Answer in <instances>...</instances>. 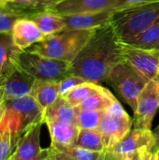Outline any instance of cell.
<instances>
[{"mask_svg": "<svg viewBox=\"0 0 159 160\" xmlns=\"http://www.w3.org/2000/svg\"><path fill=\"white\" fill-rule=\"evenodd\" d=\"M133 120L116 101L105 111L97 130L103 138L105 150H112L131 130Z\"/></svg>", "mask_w": 159, "mask_h": 160, "instance_id": "8992f818", "label": "cell"}, {"mask_svg": "<svg viewBox=\"0 0 159 160\" xmlns=\"http://www.w3.org/2000/svg\"><path fill=\"white\" fill-rule=\"evenodd\" d=\"M44 124H46L51 136V147L57 148L74 144L80 131V128L76 125L52 120H44Z\"/></svg>", "mask_w": 159, "mask_h": 160, "instance_id": "2e32d148", "label": "cell"}, {"mask_svg": "<svg viewBox=\"0 0 159 160\" xmlns=\"http://www.w3.org/2000/svg\"><path fill=\"white\" fill-rule=\"evenodd\" d=\"M52 152H53V154H54V156H55L56 159H58V160H76V159H74V158H70L69 156H67V155L64 154V153L56 152V151H54V150H52Z\"/></svg>", "mask_w": 159, "mask_h": 160, "instance_id": "e575fe53", "label": "cell"}, {"mask_svg": "<svg viewBox=\"0 0 159 160\" xmlns=\"http://www.w3.org/2000/svg\"><path fill=\"white\" fill-rule=\"evenodd\" d=\"M122 62V40L111 23L93 31L86 45L71 63V75L98 83L107 81L112 68Z\"/></svg>", "mask_w": 159, "mask_h": 160, "instance_id": "6da1fadb", "label": "cell"}, {"mask_svg": "<svg viewBox=\"0 0 159 160\" xmlns=\"http://www.w3.org/2000/svg\"><path fill=\"white\" fill-rule=\"evenodd\" d=\"M155 146L156 139L151 129L134 128L133 130H130V132L117 143L112 151L123 156H128L143 148L152 151Z\"/></svg>", "mask_w": 159, "mask_h": 160, "instance_id": "4fadbf2b", "label": "cell"}, {"mask_svg": "<svg viewBox=\"0 0 159 160\" xmlns=\"http://www.w3.org/2000/svg\"><path fill=\"white\" fill-rule=\"evenodd\" d=\"M124 62L148 82L158 74L159 51L138 48L122 41Z\"/></svg>", "mask_w": 159, "mask_h": 160, "instance_id": "ba28073f", "label": "cell"}, {"mask_svg": "<svg viewBox=\"0 0 159 160\" xmlns=\"http://www.w3.org/2000/svg\"><path fill=\"white\" fill-rule=\"evenodd\" d=\"M4 101V98H3V92H2V89L0 88V104Z\"/></svg>", "mask_w": 159, "mask_h": 160, "instance_id": "74e56055", "label": "cell"}, {"mask_svg": "<svg viewBox=\"0 0 159 160\" xmlns=\"http://www.w3.org/2000/svg\"><path fill=\"white\" fill-rule=\"evenodd\" d=\"M54 157H55V156H54ZM55 160H58V159H56V158H55Z\"/></svg>", "mask_w": 159, "mask_h": 160, "instance_id": "ee69618b", "label": "cell"}, {"mask_svg": "<svg viewBox=\"0 0 159 160\" xmlns=\"http://www.w3.org/2000/svg\"><path fill=\"white\" fill-rule=\"evenodd\" d=\"M100 160H127V156L117 154L112 150H107L103 153Z\"/></svg>", "mask_w": 159, "mask_h": 160, "instance_id": "1f68e13d", "label": "cell"}, {"mask_svg": "<svg viewBox=\"0 0 159 160\" xmlns=\"http://www.w3.org/2000/svg\"><path fill=\"white\" fill-rule=\"evenodd\" d=\"M107 82L117 90L133 112L136 111L140 94L148 82L147 80L125 62L112 68Z\"/></svg>", "mask_w": 159, "mask_h": 160, "instance_id": "52a82bcc", "label": "cell"}, {"mask_svg": "<svg viewBox=\"0 0 159 160\" xmlns=\"http://www.w3.org/2000/svg\"><path fill=\"white\" fill-rule=\"evenodd\" d=\"M44 121H38L27 128L19 139L10 160H48L52 149L40 147V131Z\"/></svg>", "mask_w": 159, "mask_h": 160, "instance_id": "9c48e42d", "label": "cell"}, {"mask_svg": "<svg viewBox=\"0 0 159 160\" xmlns=\"http://www.w3.org/2000/svg\"><path fill=\"white\" fill-rule=\"evenodd\" d=\"M159 108V76L149 81L137 101L134 128L151 129L152 121Z\"/></svg>", "mask_w": 159, "mask_h": 160, "instance_id": "30bf717a", "label": "cell"}, {"mask_svg": "<svg viewBox=\"0 0 159 160\" xmlns=\"http://www.w3.org/2000/svg\"><path fill=\"white\" fill-rule=\"evenodd\" d=\"M11 36L15 46L21 51H25L32 45L46 38L37 24L27 17L21 18L16 22Z\"/></svg>", "mask_w": 159, "mask_h": 160, "instance_id": "9a60e30c", "label": "cell"}, {"mask_svg": "<svg viewBox=\"0 0 159 160\" xmlns=\"http://www.w3.org/2000/svg\"><path fill=\"white\" fill-rule=\"evenodd\" d=\"M4 1L12 4L16 7H19L18 8L21 10H22L23 8H27V9L34 10V12L40 11L38 8L40 0H4Z\"/></svg>", "mask_w": 159, "mask_h": 160, "instance_id": "f546056e", "label": "cell"}, {"mask_svg": "<svg viewBox=\"0 0 159 160\" xmlns=\"http://www.w3.org/2000/svg\"><path fill=\"white\" fill-rule=\"evenodd\" d=\"M15 148L12 135L7 124L2 119L0 122V160L10 158Z\"/></svg>", "mask_w": 159, "mask_h": 160, "instance_id": "83f0119b", "label": "cell"}, {"mask_svg": "<svg viewBox=\"0 0 159 160\" xmlns=\"http://www.w3.org/2000/svg\"><path fill=\"white\" fill-rule=\"evenodd\" d=\"M14 63L36 80L59 82L71 75V63L44 57L26 50L16 53Z\"/></svg>", "mask_w": 159, "mask_h": 160, "instance_id": "5b68a950", "label": "cell"}, {"mask_svg": "<svg viewBox=\"0 0 159 160\" xmlns=\"http://www.w3.org/2000/svg\"><path fill=\"white\" fill-rule=\"evenodd\" d=\"M123 8H125L123 0H63L45 9L64 16L104 10H116Z\"/></svg>", "mask_w": 159, "mask_h": 160, "instance_id": "8fae6325", "label": "cell"}, {"mask_svg": "<svg viewBox=\"0 0 159 160\" xmlns=\"http://www.w3.org/2000/svg\"><path fill=\"white\" fill-rule=\"evenodd\" d=\"M51 148L56 152L64 153L76 160H100L104 153V152H95V151L83 149L81 147H77L74 145L63 146V147H57V148L51 147Z\"/></svg>", "mask_w": 159, "mask_h": 160, "instance_id": "4316f807", "label": "cell"}, {"mask_svg": "<svg viewBox=\"0 0 159 160\" xmlns=\"http://www.w3.org/2000/svg\"><path fill=\"white\" fill-rule=\"evenodd\" d=\"M155 139H156V147L157 149H159V126L155 129V131L153 132Z\"/></svg>", "mask_w": 159, "mask_h": 160, "instance_id": "d590c367", "label": "cell"}, {"mask_svg": "<svg viewBox=\"0 0 159 160\" xmlns=\"http://www.w3.org/2000/svg\"><path fill=\"white\" fill-rule=\"evenodd\" d=\"M157 76H159V62H158V74H157Z\"/></svg>", "mask_w": 159, "mask_h": 160, "instance_id": "b9f144b4", "label": "cell"}, {"mask_svg": "<svg viewBox=\"0 0 159 160\" xmlns=\"http://www.w3.org/2000/svg\"><path fill=\"white\" fill-rule=\"evenodd\" d=\"M159 22V0L113 11L112 25L122 41H127Z\"/></svg>", "mask_w": 159, "mask_h": 160, "instance_id": "3957f363", "label": "cell"}, {"mask_svg": "<svg viewBox=\"0 0 159 160\" xmlns=\"http://www.w3.org/2000/svg\"><path fill=\"white\" fill-rule=\"evenodd\" d=\"M63 0H40V3L38 5V8H39V10H44L46 8L53 5V4H56L58 2H61Z\"/></svg>", "mask_w": 159, "mask_h": 160, "instance_id": "836d02e7", "label": "cell"}, {"mask_svg": "<svg viewBox=\"0 0 159 160\" xmlns=\"http://www.w3.org/2000/svg\"><path fill=\"white\" fill-rule=\"evenodd\" d=\"M27 18L31 19L37 24L46 38L60 33L67 28L65 19L62 15L47 9L31 13Z\"/></svg>", "mask_w": 159, "mask_h": 160, "instance_id": "e0dca14e", "label": "cell"}, {"mask_svg": "<svg viewBox=\"0 0 159 160\" xmlns=\"http://www.w3.org/2000/svg\"><path fill=\"white\" fill-rule=\"evenodd\" d=\"M75 108L76 126L80 129H97L105 111L82 110Z\"/></svg>", "mask_w": 159, "mask_h": 160, "instance_id": "d4e9b609", "label": "cell"}, {"mask_svg": "<svg viewBox=\"0 0 159 160\" xmlns=\"http://www.w3.org/2000/svg\"><path fill=\"white\" fill-rule=\"evenodd\" d=\"M51 149H52V148H51ZM48 160H55V157H54V154H53L52 150V154H51V156H50V158H49V159Z\"/></svg>", "mask_w": 159, "mask_h": 160, "instance_id": "f35d334b", "label": "cell"}, {"mask_svg": "<svg viewBox=\"0 0 159 160\" xmlns=\"http://www.w3.org/2000/svg\"><path fill=\"white\" fill-rule=\"evenodd\" d=\"M147 160H157V157H156V151L155 152H148L147 153Z\"/></svg>", "mask_w": 159, "mask_h": 160, "instance_id": "8d00e7d4", "label": "cell"}, {"mask_svg": "<svg viewBox=\"0 0 159 160\" xmlns=\"http://www.w3.org/2000/svg\"><path fill=\"white\" fill-rule=\"evenodd\" d=\"M157 0H123L125 8L126 7H130V6H135V5H141V4H145V3H150Z\"/></svg>", "mask_w": 159, "mask_h": 160, "instance_id": "d6a6232c", "label": "cell"}, {"mask_svg": "<svg viewBox=\"0 0 159 160\" xmlns=\"http://www.w3.org/2000/svg\"><path fill=\"white\" fill-rule=\"evenodd\" d=\"M94 30H64L47 37L26 51L44 57L72 63L86 45Z\"/></svg>", "mask_w": 159, "mask_h": 160, "instance_id": "7a4b0ae2", "label": "cell"}, {"mask_svg": "<svg viewBox=\"0 0 159 160\" xmlns=\"http://www.w3.org/2000/svg\"><path fill=\"white\" fill-rule=\"evenodd\" d=\"M124 42L145 50L159 51V22L133 38Z\"/></svg>", "mask_w": 159, "mask_h": 160, "instance_id": "603a6c76", "label": "cell"}, {"mask_svg": "<svg viewBox=\"0 0 159 160\" xmlns=\"http://www.w3.org/2000/svg\"><path fill=\"white\" fill-rule=\"evenodd\" d=\"M19 51L11 34H0V84L16 68L14 59Z\"/></svg>", "mask_w": 159, "mask_h": 160, "instance_id": "ac0fdd59", "label": "cell"}, {"mask_svg": "<svg viewBox=\"0 0 159 160\" xmlns=\"http://www.w3.org/2000/svg\"><path fill=\"white\" fill-rule=\"evenodd\" d=\"M101 87L102 86L98 85L97 83L85 82L75 86L63 97L72 107H77L82 104L86 98H88L91 95L98 91Z\"/></svg>", "mask_w": 159, "mask_h": 160, "instance_id": "cb8c5ba5", "label": "cell"}, {"mask_svg": "<svg viewBox=\"0 0 159 160\" xmlns=\"http://www.w3.org/2000/svg\"><path fill=\"white\" fill-rule=\"evenodd\" d=\"M6 5H7V2H5L4 0H0V7L6 6Z\"/></svg>", "mask_w": 159, "mask_h": 160, "instance_id": "ab89813d", "label": "cell"}, {"mask_svg": "<svg viewBox=\"0 0 159 160\" xmlns=\"http://www.w3.org/2000/svg\"><path fill=\"white\" fill-rule=\"evenodd\" d=\"M116 101L118 100L108 89L101 87L77 107L82 110L106 111Z\"/></svg>", "mask_w": 159, "mask_h": 160, "instance_id": "44dd1931", "label": "cell"}, {"mask_svg": "<svg viewBox=\"0 0 159 160\" xmlns=\"http://www.w3.org/2000/svg\"><path fill=\"white\" fill-rule=\"evenodd\" d=\"M114 10L64 15L66 30H94L112 23Z\"/></svg>", "mask_w": 159, "mask_h": 160, "instance_id": "5bb4252c", "label": "cell"}, {"mask_svg": "<svg viewBox=\"0 0 159 160\" xmlns=\"http://www.w3.org/2000/svg\"><path fill=\"white\" fill-rule=\"evenodd\" d=\"M85 82L84 80H82L80 77H77L75 75H70L61 81L58 82V86H59V94L61 97L65 96L68 91H70L72 88L75 86Z\"/></svg>", "mask_w": 159, "mask_h": 160, "instance_id": "f1b7e54d", "label": "cell"}, {"mask_svg": "<svg viewBox=\"0 0 159 160\" xmlns=\"http://www.w3.org/2000/svg\"><path fill=\"white\" fill-rule=\"evenodd\" d=\"M7 160H10V158H7Z\"/></svg>", "mask_w": 159, "mask_h": 160, "instance_id": "7bdbcfd3", "label": "cell"}, {"mask_svg": "<svg viewBox=\"0 0 159 160\" xmlns=\"http://www.w3.org/2000/svg\"><path fill=\"white\" fill-rule=\"evenodd\" d=\"M23 17H26L25 12L18 8L8 7L7 3L0 7V34H11L16 22Z\"/></svg>", "mask_w": 159, "mask_h": 160, "instance_id": "484cf974", "label": "cell"}, {"mask_svg": "<svg viewBox=\"0 0 159 160\" xmlns=\"http://www.w3.org/2000/svg\"><path fill=\"white\" fill-rule=\"evenodd\" d=\"M73 145L95 152L106 151L102 135L97 129H80Z\"/></svg>", "mask_w": 159, "mask_h": 160, "instance_id": "7402d4cb", "label": "cell"}, {"mask_svg": "<svg viewBox=\"0 0 159 160\" xmlns=\"http://www.w3.org/2000/svg\"><path fill=\"white\" fill-rule=\"evenodd\" d=\"M3 102L5 113L2 119L7 124L16 146L19 139L29 127L38 121H44V111L31 95Z\"/></svg>", "mask_w": 159, "mask_h": 160, "instance_id": "277c9868", "label": "cell"}, {"mask_svg": "<svg viewBox=\"0 0 159 160\" xmlns=\"http://www.w3.org/2000/svg\"><path fill=\"white\" fill-rule=\"evenodd\" d=\"M36 79L17 67L0 84L4 100L20 98L31 94Z\"/></svg>", "mask_w": 159, "mask_h": 160, "instance_id": "7c38bea8", "label": "cell"}, {"mask_svg": "<svg viewBox=\"0 0 159 160\" xmlns=\"http://www.w3.org/2000/svg\"><path fill=\"white\" fill-rule=\"evenodd\" d=\"M156 157H157V160H159V149L156 150Z\"/></svg>", "mask_w": 159, "mask_h": 160, "instance_id": "60d3db41", "label": "cell"}, {"mask_svg": "<svg viewBox=\"0 0 159 160\" xmlns=\"http://www.w3.org/2000/svg\"><path fill=\"white\" fill-rule=\"evenodd\" d=\"M150 152V150L143 148L136 151L133 154H130L127 156V160H147V153Z\"/></svg>", "mask_w": 159, "mask_h": 160, "instance_id": "4dcf8cb0", "label": "cell"}, {"mask_svg": "<svg viewBox=\"0 0 159 160\" xmlns=\"http://www.w3.org/2000/svg\"><path fill=\"white\" fill-rule=\"evenodd\" d=\"M30 95L45 112L60 97L58 82L36 80Z\"/></svg>", "mask_w": 159, "mask_h": 160, "instance_id": "d6986e66", "label": "cell"}, {"mask_svg": "<svg viewBox=\"0 0 159 160\" xmlns=\"http://www.w3.org/2000/svg\"><path fill=\"white\" fill-rule=\"evenodd\" d=\"M44 120H52L56 122L76 125L75 108L72 107L64 97H59L44 112Z\"/></svg>", "mask_w": 159, "mask_h": 160, "instance_id": "ffe728a7", "label": "cell"}]
</instances>
